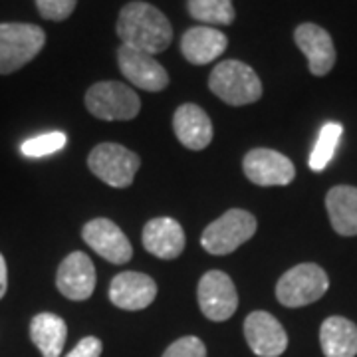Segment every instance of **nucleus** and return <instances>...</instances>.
Masks as SVG:
<instances>
[{"instance_id": "nucleus-15", "label": "nucleus", "mask_w": 357, "mask_h": 357, "mask_svg": "<svg viewBox=\"0 0 357 357\" xmlns=\"http://www.w3.org/2000/svg\"><path fill=\"white\" fill-rule=\"evenodd\" d=\"M294 40L306 56L307 68L314 76H326L335 66V48L330 32L321 26L304 22L294 30Z\"/></svg>"}, {"instance_id": "nucleus-1", "label": "nucleus", "mask_w": 357, "mask_h": 357, "mask_svg": "<svg viewBox=\"0 0 357 357\" xmlns=\"http://www.w3.org/2000/svg\"><path fill=\"white\" fill-rule=\"evenodd\" d=\"M115 30L121 46L151 56L167 50L173 42V26L165 14L143 0L128 2L121 8Z\"/></svg>"}, {"instance_id": "nucleus-8", "label": "nucleus", "mask_w": 357, "mask_h": 357, "mask_svg": "<svg viewBox=\"0 0 357 357\" xmlns=\"http://www.w3.org/2000/svg\"><path fill=\"white\" fill-rule=\"evenodd\" d=\"M199 307L204 318L211 321H227L234 316L238 307V294L229 274L220 270H211L199 280L197 286Z\"/></svg>"}, {"instance_id": "nucleus-13", "label": "nucleus", "mask_w": 357, "mask_h": 357, "mask_svg": "<svg viewBox=\"0 0 357 357\" xmlns=\"http://www.w3.org/2000/svg\"><path fill=\"white\" fill-rule=\"evenodd\" d=\"M244 335L258 357H278L288 347V335L280 321L262 310L244 319Z\"/></svg>"}, {"instance_id": "nucleus-20", "label": "nucleus", "mask_w": 357, "mask_h": 357, "mask_svg": "<svg viewBox=\"0 0 357 357\" xmlns=\"http://www.w3.org/2000/svg\"><path fill=\"white\" fill-rule=\"evenodd\" d=\"M326 208L333 230L342 236H357V189L337 185L326 195Z\"/></svg>"}, {"instance_id": "nucleus-7", "label": "nucleus", "mask_w": 357, "mask_h": 357, "mask_svg": "<svg viewBox=\"0 0 357 357\" xmlns=\"http://www.w3.org/2000/svg\"><path fill=\"white\" fill-rule=\"evenodd\" d=\"M139 157L119 143H100L88 157L89 171L114 189H126L139 171Z\"/></svg>"}, {"instance_id": "nucleus-27", "label": "nucleus", "mask_w": 357, "mask_h": 357, "mask_svg": "<svg viewBox=\"0 0 357 357\" xmlns=\"http://www.w3.org/2000/svg\"><path fill=\"white\" fill-rule=\"evenodd\" d=\"M102 342L98 337H93V335H88V337L79 340L76 347L66 357H100L102 356Z\"/></svg>"}, {"instance_id": "nucleus-18", "label": "nucleus", "mask_w": 357, "mask_h": 357, "mask_svg": "<svg viewBox=\"0 0 357 357\" xmlns=\"http://www.w3.org/2000/svg\"><path fill=\"white\" fill-rule=\"evenodd\" d=\"M173 129L177 139L191 151H203L213 141V123L203 107L195 103L178 105L173 115Z\"/></svg>"}, {"instance_id": "nucleus-19", "label": "nucleus", "mask_w": 357, "mask_h": 357, "mask_svg": "<svg viewBox=\"0 0 357 357\" xmlns=\"http://www.w3.org/2000/svg\"><path fill=\"white\" fill-rule=\"evenodd\" d=\"M319 344L326 357H356L357 326L342 316H332L319 328Z\"/></svg>"}, {"instance_id": "nucleus-4", "label": "nucleus", "mask_w": 357, "mask_h": 357, "mask_svg": "<svg viewBox=\"0 0 357 357\" xmlns=\"http://www.w3.org/2000/svg\"><path fill=\"white\" fill-rule=\"evenodd\" d=\"M86 107L103 121H129L141 109L139 96L121 82H98L86 91Z\"/></svg>"}, {"instance_id": "nucleus-16", "label": "nucleus", "mask_w": 357, "mask_h": 357, "mask_svg": "<svg viewBox=\"0 0 357 357\" xmlns=\"http://www.w3.org/2000/svg\"><path fill=\"white\" fill-rule=\"evenodd\" d=\"M185 230L175 218H151L143 227V246L149 255L161 260H175L185 250Z\"/></svg>"}, {"instance_id": "nucleus-9", "label": "nucleus", "mask_w": 357, "mask_h": 357, "mask_svg": "<svg viewBox=\"0 0 357 357\" xmlns=\"http://www.w3.org/2000/svg\"><path fill=\"white\" fill-rule=\"evenodd\" d=\"M244 175L258 187H284L296 177L294 163L280 151L258 147L244 155Z\"/></svg>"}, {"instance_id": "nucleus-28", "label": "nucleus", "mask_w": 357, "mask_h": 357, "mask_svg": "<svg viewBox=\"0 0 357 357\" xmlns=\"http://www.w3.org/2000/svg\"><path fill=\"white\" fill-rule=\"evenodd\" d=\"M6 288H8V268H6V260H4V256L0 255V300L4 298Z\"/></svg>"}, {"instance_id": "nucleus-11", "label": "nucleus", "mask_w": 357, "mask_h": 357, "mask_svg": "<svg viewBox=\"0 0 357 357\" xmlns=\"http://www.w3.org/2000/svg\"><path fill=\"white\" fill-rule=\"evenodd\" d=\"M117 64L121 74L135 88L145 91H163L169 86V74L151 54L133 50L128 46L117 48Z\"/></svg>"}, {"instance_id": "nucleus-12", "label": "nucleus", "mask_w": 357, "mask_h": 357, "mask_svg": "<svg viewBox=\"0 0 357 357\" xmlns=\"http://www.w3.org/2000/svg\"><path fill=\"white\" fill-rule=\"evenodd\" d=\"M60 294L72 302H84L96 290V266L86 252H72L62 260L56 274Z\"/></svg>"}, {"instance_id": "nucleus-26", "label": "nucleus", "mask_w": 357, "mask_h": 357, "mask_svg": "<svg viewBox=\"0 0 357 357\" xmlns=\"http://www.w3.org/2000/svg\"><path fill=\"white\" fill-rule=\"evenodd\" d=\"M163 357H206V347L199 337L185 335L169 345Z\"/></svg>"}, {"instance_id": "nucleus-21", "label": "nucleus", "mask_w": 357, "mask_h": 357, "mask_svg": "<svg viewBox=\"0 0 357 357\" xmlns=\"http://www.w3.org/2000/svg\"><path fill=\"white\" fill-rule=\"evenodd\" d=\"M30 337L44 357H60L68 337V326L60 316L42 312L30 321Z\"/></svg>"}, {"instance_id": "nucleus-22", "label": "nucleus", "mask_w": 357, "mask_h": 357, "mask_svg": "<svg viewBox=\"0 0 357 357\" xmlns=\"http://www.w3.org/2000/svg\"><path fill=\"white\" fill-rule=\"evenodd\" d=\"M187 10L204 26H230L234 22L232 0H187Z\"/></svg>"}, {"instance_id": "nucleus-3", "label": "nucleus", "mask_w": 357, "mask_h": 357, "mask_svg": "<svg viewBox=\"0 0 357 357\" xmlns=\"http://www.w3.org/2000/svg\"><path fill=\"white\" fill-rule=\"evenodd\" d=\"M46 44V32L36 24L4 22L0 24V76L24 68Z\"/></svg>"}, {"instance_id": "nucleus-5", "label": "nucleus", "mask_w": 357, "mask_h": 357, "mask_svg": "<svg viewBox=\"0 0 357 357\" xmlns=\"http://www.w3.org/2000/svg\"><path fill=\"white\" fill-rule=\"evenodd\" d=\"M256 217L243 208H230L203 230L201 244L208 255L225 256L255 236Z\"/></svg>"}, {"instance_id": "nucleus-17", "label": "nucleus", "mask_w": 357, "mask_h": 357, "mask_svg": "<svg viewBox=\"0 0 357 357\" xmlns=\"http://www.w3.org/2000/svg\"><path fill=\"white\" fill-rule=\"evenodd\" d=\"M229 46V38L213 26H192L181 38V54L192 66L215 62Z\"/></svg>"}, {"instance_id": "nucleus-2", "label": "nucleus", "mask_w": 357, "mask_h": 357, "mask_svg": "<svg viewBox=\"0 0 357 357\" xmlns=\"http://www.w3.org/2000/svg\"><path fill=\"white\" fill-rule=\"evenodd\" d=\"M208 88L229 105H248L262 98V82L255 70L238 60H227L215 66Z\"/></svg>"}, {"instance_id": "nucleus-10", "label": "nucleus", "mask_w": 357, "mask_h": 357, "mask_svg": "<svg viewBox=\"0 0 357 357\" xmlns=\"http://www.w3.org/2000/svg\"><path fill=\"white\" fill-rule=\"evenodd\" d=\"M82 238L89 248L112 264H126L133 256V246L126 232L109 218H93L84 225Z\"/></svg>"}, {"instance_id": "nucleus-23", "label": "nucleus", "mask_w": 357, "mask_h": 357, "mask_svg": "<svg viewBox=\"0 0 357 357\" xmlns=\"http://www.w3.org/2000/svg\"><path fill=\"white\" fill-rule=\"evenodd\" d=\"M342 135H344L342 123L330 121V123H326L321 128L318 141H316V147H314V151L310 155V169L312 171L319 173V171H324L326 167L330 165V161H332L333 155H335V149L340 145Z\"/></svg>"}, {"instance_id": "nucleus-14", "label": "nucleus", "mask_w": 357, "mask_h": 357, "mask_svg": "<svg viewBox=\"0 0 357 357\" xmlns=\"http://www.w3.org/2000/svg\"><path fill=\"white\" fill-rule=\"evenodd\" d=\"M157 296V284L151 276L128 270L117 274L109 284V300L115 307L137 312L151 306Z\"/></svg>"}, {"instance_id": "nucleus-6", "label": "nucleus", "mask_w": 357, "mask_h": 357, "mask_svg": "<svg viewBox=\"0 0 357 357\" xmlns=\"http://www.w3.org/2000/svg\"><path fill=\"white\" fill-rule=\"evenodd\" d=\"M330 288V278L324 268L314 262H304L290 268L278 284H276V298L282 306L302 307L318 302Z\"/></svg>"}, {"instance_id": "nucleus-24", "label": "nucleus", "mask_w": 357, "mask_h": 357, "mask_svg": "<svg viewBox=\"0 0 357 357\" xmlns=\"http://www.w3.org/2000/svg\"><path fill=\"white\" fill-rule=\"evenodd\" d=\"M66 143H68L66 133H62V131H50V133H42V135L26 139L20 145V151L28 159H40V157H48V155L64 149Z\"/></svg>"}, {"instance_id": "nucleus-25", "label": "nucleus", "mask_w": 357, "mask_h": 357, "mask_svg": "<svg viewBox=\"0 0 357 357\" xmlns=\"http://www.w3.org/2000/svg\"><path fill=\"white\" fill-rule=\"evenodd\" d=\"M42 18L52 22H62L76 10L77 0H34Z\"/></svg>"}]
</instances>
